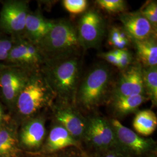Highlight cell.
<instances>
[{
	"label": "cell",
	"mask_w": 157,
	"mask_h": 157,
	"mask_svg": "<svg viewBox=\"0 0 157 157\" xmlns=\"http://www.w3.org/2000/svg\"><path fill=\"white\" fill-rule=\"evenodd\" d=\"M79 61L76 56L49 61L43 76L51 89L63 104H73L78 88Z\"/></svg>",
	"instance_id": "obj_1"
},
{
	"label": "cell",
	"mask_w": 157,
	"mask_h": 157,
	"mask_svg": "<svg viewBox=\"0 0 157 157\" xmlns=\"http://www.w3.org/2000/svg\"><path fill=\"white\" fill-rule=\"evenodd\" d=\"M144 157H156V154L155 152H154V153L150 154H149V155H147V156Z\"/></svg>",
	"instance_id": "obj_33"
},
{
	"label": "cell",
	"mask_w": 157,
	"mask_h": 157,
	"mask_svg": "<svg viewBox=\"0 0 157 157\" xmlns=\"http://www.w3.org/2000/svg\"><path fill=\"white\" fill-rule=\"evenodd\" d=\"M96 3L102 10L111 13L123 12L126 7L124 0H97Z\"/></svg>",
	"instance_id": "obj_22"
},
{
	"label": "cell",
	"mask_w": 157,
	"mask_h": 157,
	"mask_svg": "<svg viewBox=\"0 0 157 157\" xmlns=\"http://www.w3.org/2000/svg\"><path fill=\"white\" fill-rule=\"evenodd\" d=\"M48 61L75 56L82 48L77 29L67 20L56 21L53 28L36 44Z\"/></svg>",
	"instance_id": "obj_2"
},
{
	"label": "cell",
	"mask_w": 157,
	"mask_h": 157,
	"mask_svg": "<svg viewBox=\"0 0 157 157\" xmlns=\"http://www.w3.org/2000/svg\"><path fill=\"white\" fill-rule=\"evenodd\" d=\"M15 37L0 35V62L6 61L10 51L14 45Z\"/></svg>",
	"instance_id": "obj_25"
},
{
	"label": "cell",
	"mask_w": 157,
	"mask_h": 157,
	"mask_svg": "<svg viewBox=\"0 0 157 157\" xmlns=\"http://www.w3.org/2000/svg\"><path fill=\"white\" fill-rule=\"evenodd\" d=\"M76 29L82 48H94L101 44L105 33V23L98 12L91 10L81 17Z\"/></svg>",
	"instance_id": "obj_9"
},
{
	"label": "cell",
	"mask_w": 157,
	"mask_h": 157,
	"mask_svg": "<svg viewBox=\"0 0 157 157\" xmlns=\"http://www.w3.org/2000/svg\"><path fill=\"white\" fill-rule=\"evenodd\" d=\"M147 100H148V98L145 95H113L112 109L117 117H124L136 112Z\"/></svg>",
	"instance_id": "obj_17"
},
{
	"label": "cell",
	"mask_w": 157,
	"mask_h": 157,
	"mask_svg": "<svg viewBox=\"0 0 157 157\" xmlns=\"http://www.w3.org/2000/svg\"><path fill=\"white\" fill-rule=\"evenodd\" d=\"M4 117L3 113V110L2 108L1 104L0 103V128L4 124Z\"/></svg>",
	"instance_id": "obj_31"
},
{
	"label": "cell",
	"mask_w": 157,
	"mask_h": 157,
	"mask_svg": "<svg viewBox=\"0 0 157 157\" xmlns=\"http://www.w3.org/2000/svg\"><path fill=\"white\" fill-rule=\"evenodd\" d=\"M94 157H128L122 153L115 151H105L95 152Z\"/></svg>",
	"instance_id": "obj_30"
},
{
	"label": "cell",
	"mask_w": 157,
	"mask_h": 157,
	"mask_svg": "<svg viewBox=\"0 0 157 157\" xmlns=\"http://www.w3.org/2000/svg\"><path fill=\"white\" fill-rule=\"evenodd\" d=\"M28 13L26 1L10 0L4 2L0 11V28L6 34L18 37L24 32Z\"/></svg>",
	"instance_id": "obj_8"
},
{
	"label": "cell",
	"mask_w": 157,
	"mask_h": 157,
	"mask_svg": "<svg viewBox=\"0 0 157 157\" xmlns=\"http://www.w3.org/2000/svg\"><path fill=\"white\" fill-rule=\"evenodd\" d=\"M121 152L128 157H146L155 152L156 142L144 138L116 119L110 121Z\"/></svg>",
	"instance_id": "obj_6"
},
{
	"label": "cell",
	"mask_w": 157,
	"mask_h": 157,
	"mask_svg": "<svg viewBox=\"0 0 157 157\" xmlns=\"http://www.w3.org/2000/svg\"><path fill=\"white\" fill-rule=\"evenodd\" d=\"M56 157H91L82 148L70 147L59 151Z\"/></svg>",
	"instance_id": "obj_26"
},
{
	"label": "cell",
	"mask_w": 157,
	"mask_h": 157,
	"mask_svg": "<svg viewBox=\"0 0 157 157\" xmlns=\"http://www.w3.org/2000/svg\"><path fill=\"white\" fill-rule=\"evenodd\" d=\"M70 147L82 148L62 125L56 123L52 126L45 142L44 150L48 153H56Z\"/></svg>",
	"instance_id": "obj_16"
},
{
	"label": "cell",
	"mask_w": 157,
	"mask_h": 157,
	"mask_svg": "<svg viewBox=\"0 0 157 157\" xmlns=\"http://www.w3.org/2000/svg\"><path fill=\"white\" fill-rule=\"evenodd\" d=\"M44 60L36 44L23 37H16L5 63L28 72L39 67Z\"/></svg>",
	"instance_id": "obj_7"
},
{
	"label": "cell",
	"mask_w": 157,
	"mask_h": 157,
	"mask_svg": "<svg viewBox=\"0 0 157 157\" xmlns=\"http://www.w3.org/2000/svg\"><path fill=\"white\" fill-rule=\"evenodd\" d=\"M54 95L44 76L32 75L18 96L15 107L22 117H32L47 105Z\"/></svg>",
	"instance_id": "obj_4"
},
{
	"label": "cell",
	"mask_w": 157,
	"mask_h": 157,
	"mask_svg": "<svg viewBox=\"0 0 157 157\" xmlns=\"http://www.w3.org/2000/svg\"><path fill=\"white\" fill-rule=\"evenodd\" d=\"M120 31H121V29L117 27H113L111 29L109 34V37H108L109 44L112 46L114 48H115L116 46L120 40L119 38Z\"/></svg>",
	"instance_id": "obj_28"
},
{
	"label": "cell",
	"mask_w": 157,
	"mask_h": 157,
	"mask_svg": "<svg viewBox=\"0 0 157 157\" xmlns=\"http://www.w3.org/2000/svg\"><path fill=\"white\" fill-rule=\"evenodd\" d=\"M145 94L154 107L157 104V67L142 68Z\"/></svg>",
	"instance_id": "obj_21"
},
{
	"label": "cell",
	"mask_w": 157,
	"mask_h": 157,
	"mask_svg": "<svg viewBox=\"0 0 157 157\" xmlns=\"http://www.w3.org/2000/svg\"><path fill=\"white\" fill-rule=\"evenodd\" d=\"M84 142L94 149L95 152L115 151L122 153L110 122L100 116L95 115L87 118Z\"/></svg>",
	"instance_id": "obj_5"
},
{
	"label": "cell",
	"mask_w": 157,
	"mask_h": 157,
	"mask_svg": "<svg viewBox=\"0 0 157 157\" xmlns=\"http://www.w3.org/2000/svg\"><path fill=\"white\" fill-rule=\"evenodd\" d=\"M141 14L151 23L153 29L156 31L157 27V1H149L140 11Z\"/></svg>",
	"instance_id": "obj_23"
},
{
	"label": "cell",
	"mask_w": 157,
	"mask_h": 157,
	"mask_svg": "<svg viewBox=\"0 0 157 157\" xmlns=\"http://www.w3.org/2000/svg\"><path fill=\"white\" fill-rule=\"evenodd\" d=\"M17 152L14 129L3 124L0 128V157H17Z\"/></svg>",
	"instance_id": "obj_20"
},
{
	"label": "cell",
	"mask_w": 157,
	"mask_h": 157,
	"mask_svg": "<svg viewBox=\"0 0 157 157\" xmlns=\"http://www.w3.org/2000/svg\"><path fill=\"white\" fill-rule=\"evenodd\" d=\"M56 21L49 20L39 13L29 12L25 23L23 37L37 44L53 28Z\"/></svg>",
	"instance_id": "obj_15"
},
{
	"label": "cell",
	"mask_w": 157,
	"mask_h": 157,
	"mask_svg": "<svg viewBox=\"0 0 157 157\" xmlns=\"http://www.w3.org/2000/svg\"><path fill=\"white\" fill-rule=\"evenodd\" d=\"M137 56L144 67H157V44L156 38L134 41Z\"/></svg>",
	"instance_id": "obj_18"
},
{
	"label": "cell",
	"mask_w": 157,
	"mask_h": 157,
	"mask_svg": "<svg viewBox=\"0 0 157 157\" xmlns=\"http://www.w3.org/2000/svg\"><path fill=\"white\" fill-rule=\"evenodd\" d=\"M6 64H4V63H0V73H1V72L2 71V69H4L5 67H6Z\"/></svg>",
	"instance_id": "obj_32"
},
{
	"label": "cell",
	"mask_w": 157,
	"mask_h": 157,
	"mask_svg": "<svg viewBox=\"0 0 157 157\" xmlns=\"http://www.w3.org/2000/svg\"><path fill=\"white\" fill-rule=\"evenodd\" d=\"M145 95L142 68L133 66L124 70L118 80L113 95Z\"/></svg>",
	"instance_id": "obj_13"
},
{
	"label": "cell",
	"mask_w": 157,
	"mask_h": 157,
	"mask_svg": "<svg viewBox=\"0 0 157 157\" xmlns=\"http://www.w3.org/2000/svg\"><path fill=\"white\" fill-rule=\"evenodd\" d=\"M62 3L65 10L73 14H79L85 11L88 5L86 0H64Z\"/></svg>",
	"instance_id": "obj_24"
},
{
	"label": "cell",
	"mask_w": 157,
	"mask_h": 157,
	"mask_svg": "<svg viewBox=\"0 0 157 157\" xmlns=\"http://www.w3.org/2000/svg\"><path fill=\"white\" fill-rule=\"evenodd\" d=\"M45 122L41 117L33 118L24 124L21 134V144L29 150L38 149L45 139Z\"/></svg>",
	"instance_id": "obj_14"
},
{
	"label": "cell",
	"mask_w": 157,
	"mask_h": 157,
	"mask_svg": "<svg viewBox=\"0 0 157 157\" xmlns=\"http://www.w3.org/2000/svg\"><path fill=\"white\" fill-rule=\"evenodd\" d=\"M133 126L138 135L150 136L157 129V115L151 109L140 111L136 113L134 118Z\"/></svg>",
	"instance_id": "obj_19"
},
{
	"label": "cell",
	"mask_w": 157,
	"mask_h": 157,
	"mask_svg": "<svg viewBox=\"0 0 157 157\" xmlns=\"http://www.w3.org/2000/svg\"><path fill=\"white\" fill-rule=\"evenodd\" d=\"M101 58L105 59L107 62L111 63L112 65H114L117 67H119V61L118 56H115L111 51L107 52H102L101 53Z\"/></svg>",
	"instance_id": "obj_29"
},
{
	"label": "cell",
	"mask_w": 157,
	"mask_h": 157,
	"mask_svg": "<svg viewBox=\"0 0 157 157\" xmlns=\"http://www.w3.org/2000/svg\"><path fill=\"white\" fill-rule=\"evenodd\" d=\"M110 79L111 71L106 65H95L78 84L75 103L87 111L98 107L105 98Z\"/></svg>",
	"instance_id": "obj_3"
},
{
	"label": "cell",
	"mask_w": 157,
	"mask_h": 157,
	"mask_svg": "<svg viewBox=\"0 0 157 157\" xmlns=\"http://www.w3.org/2000/svg\"><path fill=\"white\" fill-rule=\"evenodd\" d=\"M30 75L21 68L7 65L0 73V89L4 101L9 107L15 106L20 93Z\"/></svg>",
	"instance_id": "obj_10"
},
{
	"label": "cell",
	"mask_w": 157,
	"mask_h": 157,
	"mask_svg": "<svg viewBox=\"0 0 157 157\" xmlns=\"http://www.w3.org/2000/svg\"><path fill=\"white\" fill-rule=\"evenodd\" d=\"M118 58L119 61V68L123 71L128 68L132 60V55L129 51L127 50V49L121 50L120 55L118 56Z\"/></svg>",
	"instance_id": "obj_27"
},
{
	"label": "cell",
	"mask_w": 157,
	"mask_h": 157,
	"mask_svg": "<svg viewBox=\"0 0 157 157\" xmlns=\"http://www.w3.org/2000/svg\"><path fill=\"white\" fill-rule=\"evenodd\" d=\"M55 118L76 140L80 143L84 141L87 129V118L80 113L72 104H63L56 108Z\"/></svg>",
	"instance_id": "obj_11"
},
{
	"label": "cell",
	"mask_w": 157,
	"mask_h": 157,
	"mask_svg": "<svg viewBox=\"0 0 157 157\" xmlns=\"http://www.w3.org/2000/svg\"><path fill=\"white\" fill-rule=\"evenodd\" d=\"M120 21L123 29L133 41H141L154 36L155 30L140 11L122 13Z\"/></svg>",
	"instance_id": "obj_12"
}]
</instances>
